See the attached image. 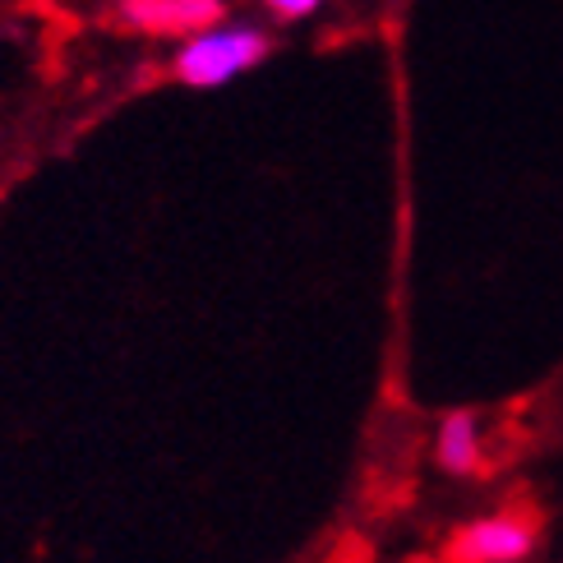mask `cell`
<instances>
[{
    "label": "cell",
    "mask_w": 563,
    "mask_h": 563,
    "mask_svg": "<svg viewBox=\"0 0 563 563\" xmlns=\"http://www.w3.org/2000/svg\"><path fill=\"white\" fill-rule=\"evenodd\" d=\"M273 52V37L254 23L241 19H222L213 29L190 33L176 56H172V79H180L185 88H222L231 79H241L245 69L264 65Z\"/></svg>",
    "instance_id": "6da1fadb"
},
{
    "label": "cell",
    "mask_w": 563,
    "mask_h": 563,
    "mask_svg": "<svg viewBox=\"0 0 563 563\" xmlns=\"http://www.w3.org/2000/svg\"><path fill=\"white\" fill-rule=\"evenodd\" d=\"M536 550V522L527 512H489L466 522L449 541V563H522Z\"/></svg>",
    "instance_id": "7a4b0ae2"
},
{
    "label": "cell",
    "mask_w": 563,
    "mask_h": 563,
    "mask_svg": "<svg viewBox=\"0 0 563 563\" xmlns=\"http://www.w3.org/2000/svg\"><path fill=\"white\" fill-rule=\"evenodd\" d=\"M121 23L134 33L172 37V33H203L227 19V0H121Z\"/></svg>",
    "instance_id": "3957f363"
},
{
    "label": "cell",
    "mask_w": 563,
    "mask_h": 563,
    "mask_svg": "<svg viewBox=\"0 0 563 563\" xmlns=\"http://www.w3.org/2000/svg\"><path fill=\"white\" fill-rule=\"evenodd\" d=\"M434 462L449 476H476L485 466V434L476 411H449L434 434Z\"/></svg>",
    "instance_id": "277c9868"
},
{
    "label": "cell",
    "mask_w": 563,
    "mask_h": 563,
    "mask_svg": "<svg viewBox=\"0 0 563 563\" xmlns=\"http://www.w3.org/2000/svg\"><path fill=\"white\" fill-rule=\"evenodd\" d=\"M319 5H323V0H264V10H268L273 19H282V23L310 19V14H319Z\"/></svg>",
    "instance_id": "5b68a950"
}]
</instances>
